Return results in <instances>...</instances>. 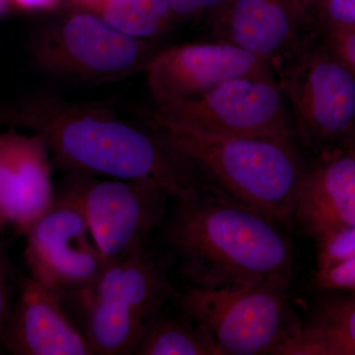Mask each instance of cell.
Returning <instances> with one entry per match:
<instances>
[{"instance_id":"obj_1","label":"cell","mask_w":355,"mask_h":355,"mask_svg":"<svg viewBox=\"0 0 355 355\" xmlns=\"http://www.w3.org/2000/svg\"><path fill=\"white\" fill-rule=\"evenodd\" d=\"M0 127L24 128L42 135L58 164L74 173L153 184L175 200L218 196L150 128L121 118L106 103L27 96L0 106Z\"/></svg>"},{"instance_id":"obj_2","label":"cell","mask_w":355,"mask_h":355,"mask_svg":"<svg viewBox=\"0 0 355 355\" xmlns=\"http://www.w3.org/2000/svg\"><path fill=\"white\" fill-rule=\"evenodd\" d=\"M164 240L188 286L234 291L291 275V242L277 222L216 196L176 200Z\"/></svg>"},{"instance_id":"obj_3","label":"cell","mask_w":355,"mask_h":355,"mask_svg":"<svg viewBox=\"0 0 355 355\" xmlns=\"http://www.w3.org/2000/svg\"><path fill=\"white\" fill-rule=\"evenodd\" d=\"M132 111L222 197L277 223L291 220L306 168L293 141L218 135L173 120L155 108Z\"/></svg>"},{"instance_id":"obj_4","label":"cell","mask_w":355,"mask_h":355,"mask_svg":"<svg viewBox=\"0 0 355 355\" xmlns=\"http://www.w3.org/2000/svg\"><path fill=\"white\" fill-rule=\"evenodd\" d=\"M168 263L146 248L108 263L96 284L79 292L87 311L85 336L94 355L135 354L175 294Z\"/></svg>"},{"instance_id":"obj_5","label":"cell","mask_w":355,"mask_h":355,"mask_svg":"<svg viewBox=\"0 0 355 355\" xmlns=\"http://www.w3.org/2000/svg\"><path fill=\"white\" fill-rule=\"evenodd\" d=\"M303 144L318 155L355 144V76L313 31L275 72Z\"/></svg>"},{"instance_id":"obj_6","label":"cell","mask_w":355,"mask_h":355,"mask_svg":"<svg viewBox=\"0 0 355 355\" xmlns=\"http://www.w3.org/2000/svg\"><path fill=\"white\" fill-rule=\"evenodd\" d=\"M291 275H273L234 291L188 286L175 293L186 316L207 331L222 355L273 354L287 338Z\"/></svg>"},{"instance_id":"obj_7","label":"cell","mask_w":355,"mask_h":355,"mask_svg":"<svg viewBox=\"0 0 355 355\" xmlns=\"http://www.w3.org/2000/svg\"><path fill=\"white\" fill-rule=\"evenodd\" d=\"M159 51L147 40L123 34L91 12L70 14L44 26L30 42L40 69L92 83L146 72Z\"/></svg>"},{"instance_id":"obj_8","label":"cell","mask_w":355,"mask_h":355,"mask_svg":"<svg viewBox=\"0 0 355 355\" xmlns=\"http://www.w3.org/2000/svg\"><path fill=\"white\" fill-rule=\"evenodd\" d=\"M168 118L205 132L293 141L288 103L275 72L231 79L195 97L155 103Z\"/></svg>"},{"instance_id":"obj_9","label":"cell","mask_w":355,"mask_h":355,"mask_svg":"<svg viewBox=\"0 0 355 355\" xmlns=\"http://www.w3.org/2000/svg\"><path fill=\"white\" fill-rule=\"evenodd\" d=\"M25 235L32 277L62 295L92 286L106 268L83 207L67 187Z\"/></svg>"},{"instance_id":"obj_10","label":"cell","mask_w":355,"mask_h":355,"mask_svg":"<svg viewBox=\"0 0 355 355\" xmlns=\"http://www.w3.org/2000/svg\"><path fill=\"white\" fill-rule=\"evenodd\" d=\"M65 187L80 203L107 265L147 248L171 198L153 184L120 179L100 181L80 173H74Z\"/></svg>"},{"instance_id":"obj_11","label":"cell","mask_w":355,"mask_h":355,"mask_svg":"<svg viewBox=\"0 0 355 355\" xmlns=\"http://www.w3.org/2000/svg\"><path fill=\"white\" fill-rule=\"evenodd\" d=\"M270 72L275 71L265 60L214 40L160 50L146 70L155 103L195 97L231 79Z\"/></svg>"},{"instance_id":"obj_12","label":"cell","mask_w":355,"mask_h":355,"mask_svg":"<svg viewBox=\"0 0 355 355\" xmlns=\"http://www.w3.org/2000/svg\"><path fill=\"white\" fill-rule=\"evenodd\" d=\"M209 23L211 40L256 55L275 72L313 32L291 0H229Z\"/></svg>"},{"instance_id":"obj_13","label":"cell","mask_w":355,"mask_h":355,"mask_svg":"<svg viewBox=\"0 0 355 355\" xmlns=\"http://www.w3.org/2000/svg\"><path fill=\"white\" fill-rule=\"evenodd\" d=\"M62 297L32 275H20L3 349L14 355L94 354L85 334L67 317Z\"/></svg>"},{"instance_id":"obj_14","label":"cell","mask_w":355,"mask_h":355,"mask_svg":"<svg viewBox=\"0 0 355 355\" xmlns=\"http://www.w3.org/2000/svg\"><path fill=\"white\" fill-rule=\"evenodd\" d=\"M7 128L0 132V223L25 234L55 198L51 153L38 133L25 135Z\"/></svg>"},{"instance_id":"obj_15","label":"cell","mask_w":355,"mask_h":355,"mask_svg":"<svg viewBox=\"0 0 355 355\" xmlns=\"http://www.w3.org/2000/svg\"><path fill=\"white\" fill-rule=\"evenodd\" d=\"M293 216L316 242L355 224V144L321 153L305 168Z\"/></svg>"},{"instance_id":"obj_16","label":"cell","mask_w":355,"mask_h":355,"mask_svg":"<svg viewBox=\"0 0 355 355\" xmlns=\"http://www.w3.org/2000/svg\"><path fill=\"white\" fill-rule=\"evenodd\" d=\"M277 355H355V294L322 306L305 328L289 336Z\"/></svg>"},{"instance_id":"obj_17","label":"cell","mask_w":355,"mask_h":355,"mask_svg":"<svg viewBox=\"0 0 355 355\" xmlns=\"http://www.w3.org/2000/svg\"><path fill=\"white\" fill-rule=\"evenodd\" d=\"M90 9L118 31L142 40L165 34L177 21L170 0H102Z\"/></svg>"},{"instance_id":"obj_18","label":"cell","mask_w":355,"mask_h":355,"mask_svg":"<svg viewBox=\"0 0 355 355\" xmlns=\"http://www.w3.org/2000/svg\"><path fill=\"white\" fill-rule=\"evenodd\" d=\"M135 355H222L202 327L184 314L163 315L151 324Z\"/></svg>"},{"instance_id":"obj_19","label":"cell","mask_w":355,"mask_h":355,"mask_svg":"<svg viewBox=\"0 0 355 355\" xmlns=\"http://www.w3.org/2000/svg\"><path fill=\"white\" fill-rule=\"evenodd\" d=\"M317 272H324L355 258V224L318 240Z\"/></svg>"},{"instance_id":"obj_20","label":"cell","mask_w":355,"mask_h":355,"mask_svg":"<svg viewBox=\"0 0 355 355\" xmlns=\"http://www.w3.org/2000/svg\"><path fill=\"white\" fill-rule=\"evenodd\" d=\"M308 22L311 29H355V0H319Z\"/></svg>"},{"instance_id":"obj_21","label":"cell","mask_w":355,"mask_h":355,"mask_svg":"<svg viewBox=\"0 0 355 355\" xmlns=\"http://www.w3.org/2000/svg\"><path fill=\"white\" fill-rule=\"evenodd\" d=\"M1 234V232H0ZM20 275L11 263L4 240L0 237V349L17 294Z\"/></svg>"},{"instance_id":"obj_22","label":"cell","mask_w":355,"mask_h":355,"mask_svg":"<svg viewBox=\"0 0 355 355\" xmlns=\"http://www.w3.org/2000/svg\"><path fill=\"white\" fill-rule=\"evenodd\" d=\"M355 76V29H312Z\"/></svg>"},{"instance_id":"obj_23","label":"cell","mask_w":355,"mask_h":355,"mask_svg":"<svg viewBox=\"0 0 355 355\" xmlns=\"http://www.w3.org/2000/svg\"><path fill=\"white\" fill-rule=\"evenodd\" d=\"M229 0H170L177 21L209 18L211 19Z\"/></svg>"},{"instance_id":"obj_24","label":"cell","mask_w":355,"mask_h":355,"mask_svg":"<svg viewBox=\"0 0 355 355\" xmlns=\"http://www.w3.org/2000/svg\"><path fill=\"white\" fill-rule=\"evenodd\" d=\"M315 284L318 288L355 292V258L324 272H317Z\"/></svg>"},{"instance_id":"obj_25","label":"cell","mask_w":355,"mask_h":355,"mask_svg":"<svg viewBox=\"0 0 355 355\" xmlns=\"http://www.w3.org/2000/svg\"><path fill=\"white\" fill-rule=\"evenodd\" d=\"M10 2L22 10H53L60 6L62 0H10Z\"/></svg>"},{"instance_id":"obj_26","label":"cell","mask_w":355,"mask_h":355,"mask_svg":"<svg viewBox=\"0 0 355 355\" xmlns=\"http://www.w3.org/2000/svg\"><path fill=\"white\" fill-rule=\"evenodd\" d=\"M291 1L296 6V8L300 11V13L302 14L308 24H309L308 21H309L311 13L314 10L315 6H317L319 0H291Z\"/></svg>"},{"instance_id":"obj_27","label":"cell","mask_w":355,"mask_h":355,"mask_svg":"<svg viewBox=\"0 0 355 355\" xmlns=\"http://www.w3.org/2000/svg\"><path fill=\"white\" fill-rule=\"evenodd\" d=\"M76 1L77 3L83 4V6L87 7V8L90 9L91 7L99 3L102 0H76Z\"/></svg>"},{"instance_id":"obj_28","label":"cell","mask_w":355,"mask_h":355,"mask_svg":"<svg viewBox=\"0 0 355 355\" xmlns=\"http://www.w3.org/2000/svg\"><path fill=\"white\" fill-rule=\"evenodd\" d=\"M10 0H0V15L6 10Z\"/></svg>"},{"instance_id":"obj_29","label":"cell","mask_w":355,"mask_h":355,"mask_svg":"<svg viewBox=\"0 0 355 355\" xmlns=\"http://www.w3.org/2000/svg\"><path fill=\"white\" fill-rule=\"evenodd\" d=\"M3 226L1 225V223H0V232H2V230H3Z\"/></svg>"}]
</instances>
